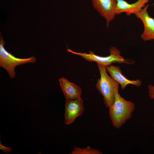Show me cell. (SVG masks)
<instances>
[{
	"label": "cell",
	"instance_id": "cell-1",
	"mask_svg": "<svg viewBox=\"0 0 154 154\" xmlns=\"http://www.w3.org/2000/svg\"><path fill=\"white\" fill-rule=\"evenodd\" d=\"M135 108L134 104L122 97L117 92L114 101L109 107V113L113 126L119 129L131 117Z\"/></svg>",
	"mask_w": 154,
	"mask_h": 154
},
{
	"label": "cell",
	"instance_id": "cell-2",
	"mask_svg": "<svg viewBox=\"0 0 154 154\" xmlns=\"http://www.w3.org/2000/svg\"><path fill=\"white\" fill-rule=\"evenodd\" d=\"M97 64L100 78L98 79L96 86L103 97L106 107L109 108L113 103L115 94L118 92L119 83L108 75L105 66Z\"/></svg>",
	"mask_w": 154,
	"mask_h": 154
},
{
	"label": "cell",
	"instance_id": "cell-3",
	"mask_svg": "<svg viewBox=\"0 0 154 154\" xmlns=\"http://www.w3.org/2000/svg\"><path fill=\"white\" fill-rule=\"evenodd\" d=\"M5 44L3 37L1 35L0 66L6 70L11 78L15 77V68L16 66L27 63H35L36 59L34 56L26 58L15 57L5 49L4 47Z\"/></svg>",
	"mask_w": 154,
	"mask_h": 154
},
{
	"label": "cell",
	"instance_id": "cell-4",
	"mask_svg": "<svg viewBox=\"0 0 154 154\" xmlns=\"http://www.w3.org/2000/svg\"><path fill=\"white\" fill-rule=\"evenodd\" d=\"M67 52L73 54L81 56L86 60L89 62H95L97 64L102 65L105 66H110L114 63H131L128 62L121 55L120 51L115 46L110 48V54L106 56H102L97 55L93 52L89 51V53L76 52L68 48Z\"/></svg>",
	"mask_w": 154,
	"mask_h": 154
},
{
	"label": "cell",
	"instance_id": "cell-5",
	"mask_svg": "<svg viewBox=\"0 0 154 154\" xmlns=\"http://www.w3.org/2000/svg\"><path fill=\"white\" fill-rule=\"evenodd\" d=\"M94 8L105 19L106 26H109L110 22L116 15V0H91Z\"/></svg>",
	"mask_w": 154,
	"mask_h": 154
},
{
	"label": "cell",
	"instance_id": "cell-6",
	"mask_svg": "<svg viewBox=\"0 0 154 154\" xmlns=\"http://www.w3.org/2000/svg\"><path fill=\"white\" fill-rule=\"evenodd\" d=\"M83 100L81 98L74 100H66L64 123L69 125L73 123L84 110Z\"/></svg>",
	"mask_w": 154,
	"mask_h": 154
},
{
	"label": "cell",
	"instance_id": "cell-7",
	"mask_svg": "<svg viewBox=\"0 0 154 154\" xmlns=\"http://www.w3.org/2000/svg\"><path fill=\"white\" fill-rule=\"evenodd\" d=\"M149 6L147 4L140 11L135 14L143 23L144 29L141 38L144 41L154 40V18L150 17L148 12Z\"/></svg>",
	"mask_w": 154,
	"mask_h": 154
},
{
	"label": "cell",
	"instance_id": "cell-8",
	"mask_svg": "<svg viewBox=\"0 0 154 154\" xmlns=\"http://www.w3.org/2000/svg\"><path fill=\"white\" fill-rule=\"evenodd\" d=\"M150 0H137L135 2L129 3L124 0H116V15L124 13L129 16L140 11Z\"/></svg>",
	"mask_w": 154,
	"mask_h": 154
},
{
	"label": "cell",
	"instance_id": "cell-9",
	"mask_svg": "<svg viewBox=\"0 0 154 154\" xmlns=\"http://www.w3.org/2000/svg\"><path fill=\"white\" fill-rule=\"evenodd\" d=\"M105 67L111 78L120 84L122 89H124L127 85L130 84L137 87L140 86L141 82L140 80H130L127 79L122 74L119 66L110 65Z\"/></svg>",
	"mask_w": 154,
	"mask_h": 154
},
{
	"label": "cell",
	"instance_id": "cell-10",
	"mask_svg": "<svg viewBox=\"0 0 154 154\" xmlns=\"http://www.w3.org/2000/svg\"><path fill=\"white\" fill-rule=\"evenodd\" d=\"M58 80L65 100H74L81 98L82 90L79 86L63 77L60 78Z\"/></svg>",
	"mask_w": 154,
	"mask_h": 154
},
{
	"label": "cell",
	"instance_id": "cell-11",
	"mask_svg": "<svg viewBox=\"0 0 154 154\" xmlns=\"http://www.w3.org/2000/svg\"><path fill=\"white\" fill-rule=\"evenodd\" d=\"M74 150L71 154H102V153L97 149L87 147L80 148L74 146Z\"/></svg>",
	"mask_w": 154,
	"mask_h": 154
},
{
	"label": "cell",
	"instance_id": "cell-12",
	"mask_svg": "<svg viewBox=\"0 0 154 154\" xmlns=\"http://www.w3.org/2000/svg\"><path fill=\"white\" fill-rule=\"evenodd\" d=\"M0 149L2 151L3 153H9L12 151V149L10 146L7 147L3 146L1 141H0Z\"/></svg>",
	"mask_w": 154,
	"mask_h": 154
},
{
	"label": "cell",
	"instance_id": "cell-13",
	"mask_svg": "<svg viewBox=\"0 0 154 154\" xmlns=\"http://www.w3.org/2000/svg\"><path fill=\"white\" fill-rule=\"evenodd\" d=\"M149 96L150 98L154 100V86L150 85L148 86Z\"/></svg>",
	"mask_w": 154,
	"mask_h": 154
}]
</instances>
